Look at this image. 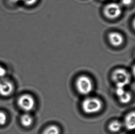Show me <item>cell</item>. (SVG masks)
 Returning <instances> with one entry per match:
<instances>
[{
    "instance_id": "obj_1",
    "label": "cell",
    "mask_w": 135,
    "mask_h": 134,
    "mask_svg": "<svg viewBox=\"0 0 135 134\" xmlns=\"http://www.w3.org/2000/svg\"><path fill=\"white\" fill-rule=\"evenodd\" d=\"M112 78L116 87H124L131 81L130 74L124 69H118L114 71Z\"/></svg>"
},
{
    "instance_id": "obj_2",
    "label": "cell",
    "mask_w": 135,
    "mask_h": 134,
    "mask_svg": "<svg viewBox=\"0 0 135 134\" xmlns=\"http://www.w3.org/2000/svg\"><path fill=\"white\" fill-rule=\"evenodd\" d=\"M82 107L84 112L88 114H93L98 112L102 107V101L96 97H88L84 99Z\"/></svg>"
},
{
    "instance_id": "obj_3",
    "label": "cell",
    "mask_w": 135,
    "mask_h": 134,
    "mask_svg": "<svg viewBox=\"0 0 135 134\" xmlns=\"http://www.w3.org/2000/svg\"><path fill=\"white\" fill-rule=\"evenodd\" d=\"M76 86L77 90L81 94L86 95L90 94L93 89V84L89 77L82 75L77 79Z\"/></svg>"
},
{
    "instance_id": "obj_4",
    "label": "cell",
    "mask_w": 135,
    "mask_h": 134,
    "mask_svg": "<svg viewBox=\"0 0 135 134\" xmlns=\"http://www.w3.org/2000/svg\"><path fill=\"white\" fill-rule=\"evenodd\" d=\"M18 106L26 112L32 110L35 107V101L31 95L24 94L21 96L18 100Z\"/></svg>"
},
{
    "instance_id": "obj_5",
    "label": "cell",
    "mask_w": 135,
    "mask_h": 134,
    "mask_svg": "<svg viewBox=\"0 0 135 134\" xmlns=\"http://www.w3.org/2000/svg\"><path fill=\"white\" fill-rule=\"evenodd\" d=\"M121 13V6L119 4L111 3L106 5L104 8V14L110 19H115L118 18Z\"/></svg>"
},
{
    "instance_id": "obj_6",
    "label": "cell",
    "mask_w": 135,
    "mask_h": 134,
    "mask_svg": "<svg viewBox=\"0 0 135 134\" xmlns=\"http://www.w3.org/2000/svg\"><path fill=\"white\" fill-rule=\"evenodd\" d=\"M13 85L11 81L5 79L0 80V95L9 96L13 93Z\"/></svg>"
},
{
    "instance_id": "obj_7",
    "label": "cell",
    "mask_w": 135,
    "mask_h": 134,
    "mask_svg": "<svg viewBox=\"0 0 135 134\" xmlns=\"http://www.w3.org/2000/svg\"><path fill=\"white\" fill-rule=\"evenodd\" d=\"M110 43L114 47H119L124 42V37L122 34L117 32H113L110 33L108 35Z\"/></svg>"
},
{
    "instance_id": "obj_8",
    "label": "cell",
    "mask_w": 135,
    "mask_h": 134,
    "mask_svg": "<svg viewBox=\"0 0 135 134\" xmlns=\"http://www.w3.org/2000/svg\"><path fill=\"white\" fill-rule=\"evenodd\" d=\"M124 126L128 130H133L135 127V114L134 112H130L124 120Z\"/></svg>"
},
{
    "instance_id": "obj_9",
    "label": "cell",
    "mask_w": 135,
    "mask_h": 134,
    "mask_svg": "<svg viewBox=\"0 0 135 134\" xmlns=\"http://www.w3.org/2000/svg\"><path fill=\"white\" fill-rule=\"evenodd\" d=\"M20 121L24 127H29L33 123V118L29 114H26L21 116Z\"/></svg>"
},
{
    "instance_id": "obj_10",
    "label": "cell",
    "mask_w": 135,
    "mask_h": 134,
    "mask_svg": "<svg viewBox=\"0 0 135 134\" xmlns=\"http://www.w3.org/2000/svg\"><path fill=\"white\" fill-rule=\"evenodd\" d=\"M122 126L121 122L118 120H114L110 123L108 129L112 132H117L120 130Z\"/></svg>"
},
{
    "instance_id": "obj_11",
    "label": "cell",
    "mask_w": 135,
    "mask_h": 134,
    "mask_svg": "<svg viewBox=\"0 0 135 134\" xmlns=\"http://www.w3.org/2000/svg\"><path fill=\"white\" fill-rule=\"evenodd\" d=\"M60 129L56 125H52L46 128L42 134H59Z\"/></svg>"
},
{
    "instance_id": "obj_12",
    "label": "cell",
    "mask_w": 135,
    "mask_h": 134,
    "mask_svg": "<svg viewBox=\"0 0 135 134\" xmlns=\"http://www.w3.org/2000/svg\"><path fill=\"white\" fill-rule=\"evenodd\" d=\"M118 97L119 98V101L121 103L127 104L129 103L132 99V95L130 92L126 91L123 94Z\"/></svg>"
},
{
    "instance_id": "obj_13",
    "label": "cell",
    "mask_w": 135,
    "mask_h": 134,
    "mask_svg": "<svg viewBox=\"0 0 135 134\" xmlns=\"http://www.w3.org/2000/svg\"><path fill=\"white\" fill-rule=\"evenodd\" d=\"M7 121V116L5 112L0 111V125H5Z\"/></svg>"
},
{
    "instance_id": "obj_14",
    "label": "cell",
    "mask_w": 135,
    "mask_h": 134,
    "mask_svg": "<svg viewBox=\"0 0 135 134\" xmlns=\"http://www.w3.org/2000/svg\"><path fill=\"white\" fill-rule=\"evenodd\" d=\"M126 91L124 90V87H116L115 92L117 96L119 97L123 94Z\"/></svg>"
},
{
    "instance_id": "obj_15",
    "label": "cell",
    "mask_w": 135,
    "mask_h": 134,
    "mask_svg": "<svg viewBox=\"0 0 135 134\" xmlns=\"http://www.w3.org/2000/svg\"><path fill=\"white\" fill-rule=\"evenodd\" d=\"M133 2V0H121V5L124 7L130 6Z\"/></svg>"
},
{
    "instance_id": "obj_16",
    "label": "cell",
    "mask_w": 135,
    "mask_h": 134,
    "mask_svg": "<svg viewBox=\"0 0 135 134\" xmlns=\"http://www.w3.org/2000/svg\"><path fill=\"white\" fill-rule=\"evenodd\" d=\"M37 0H22V2L27 6H32L35 4Z\"/></svg>"
},
{
    "instance_id": "obj_17",
    "label": "cell",
    "mask_w": 135,
    "mask_h": 134,
    "mask_svg": "<svg viewBox=\"0 0 135 134\" xmlns=\"http://www.w3.org/2000/svg\"><path fill=\"white\" fill-rule=\"evenodd\" d=\"M7 74V71L4 68L0 66V78H3Z\"/></svg>"
},
{
    "instance_id": "obj_18",
    "label": "cell",
    "mask_w": 135,
    "mask_h": 134,
    "mask_svg": "<svg viewBox=\"0 0 135 134\" xmlns=\"http://www.w3.org/2000/svg\"><path fill=\"white\" fill-rule=\"evenodd\" d=\"M13 3H18V2L22 1V0H10Z\"/></svg>"
}]
</instances>
